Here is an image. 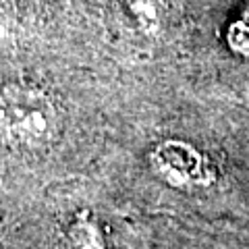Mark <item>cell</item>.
Wrapping results in <instances>:
<instances>
[{
    "instance_id": "cell-3",
    "label": "cell",
    "mask_w": 249,
    "mask_h": 249,
    "mask_svg": "<svg viewBox=\"0 0 249 249\" xmlns=\"http://www.w3.org/2000/svg\"><path fill=\"white\" fill-rule=\"evenodd\" d=\"M67 241L71 249H106V235L100 222L89 212H79L67 227Z\"/></svg>"
},
{
    "instance_id": "cell-1",
    "label": "cell",
    "mask_w": 249,
    "mask_h": 249,
    "mask_svg": "<svg viewBox=\"0 0 249 249\" xmlns=\"http://www.w3.org/2000/svg\"><path fill=\"white\" fill-rule=\"evenodd\" d=\"M62 110L54 93L31 79L0 85V143L13 152L37 154L58 142Z\"/></svg>"
},
{
    "instance_id": "cell-4",
    "label": "cell",
    "mask_w": 249,
    "mask_h": 249,
    "mask_svg": "<svg viewBox=\"0 0 249 249\" xmlns=\"http://www.w3.org/2000/svg\"><path fill=\"white\" fill-rule=\"evenodd\" d=\"M145 36H158L166 19V0H121Z\"/></svg>"
},
{
    "instance_id": "cell-5",
    "label": "cell",
    "mask_w": 249,
    "mask_h": 249,
    "mask_svg": "<svg viewBox=\"0 0 249 249\" xmlns=\"http://www.w3.org/2000/svg\"><path fill=\"white\" fill-rule=\"evenodd\" d=\"M227 46L232 54L249 60V11L227 29Z\"/></svg>"
},
{
    "instance_id": "cell-2",
    "label": "cell",
    "mask_w": 249,
    "mask_h": 249,
    "mask_svg": "<svg viewBox=\"0 0 249 249\" xmlns=\"http://www.w3.org/2000/svg\"><path fill=\"white\" fill-rule=\"evenodd\" d=\"M147 160L154 175L175 189H206L216 181L212 160L199 147L181 139H166L154 145Z\"/></svg>"
}]
</instances>
